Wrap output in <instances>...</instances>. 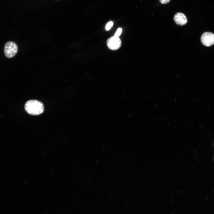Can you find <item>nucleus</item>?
Returning a JSON list of instances; mask_svg holds the SVG:
<instances>
[{
  "instance_id": "obj_6",
  "label": "nucleus",
  "mask_w": 214,
  "mask_h": 214,
  "mask_svg": "<svg viewBox=\"0 0 214 214\" xmlns=\"http://www.w3.org/2000/svg\"><path fill=\"white\" fill-rule=\"evenodd\" d=\"M113 25V23L112 21L109 22L106 24V30L108 31L110 29Z\"/></svg>"
},
{
  "instance_id": "obj_1",
  "label": "nucleus",
  "mask_w": 214,
  "mask_h": 214,
  "mask_svg": "<svg viewBox=\"0 0 214 214\" xmlns=\"http://www.w3.org/2000/svg\"><path fill=\"white\" fill-rule=\"evenodd\" d=\"M24 108L29 114L38 115L42 114L44 111V106L40 101L37 100H30L25 104Z\"/></svg>"
},
{
  "instance_id": "obj_4",
  "label": "nucleus",
  "mask_w": 214,
  "mask_h": 214,
  "mask_svg": "<svg viewBox=\"0 0 214 214\" xmlns=\"http://www.w3.org/2000/svg\"><path fill=\"white\" fill-rule=\"evenodd\" d=\"M202 43L204 46L209 47L214 44V34L209 32H205L201 37Z\"/></svg>"
},
{
  "instance_id": "obj_8",
  "label": "nucleus",
  "mask_w": 214,
  "mask_h": 214,
  "mask_svg": "<svg viewBox=\"0 0 214 214\" xmlns=\"http://www.w3.org/2000/svg\"><path fill=\"white\" fill-rule=\"evenodd\" d=\"M171 0H159L160 2L162 4H166L169 3Z\"/></svg>"
},
{
  "instance_id": "obj_2",
  "label": "nucleus",
  "mask_w": 214,
  "mask_h": 214,
  "mask_svg": "<svg viewBox=\"0 0 214 214\" xmlns=\"http://www.w3.org/2000/svg\"><path fill=\"white\" fill-rule=\"evenodd\" d=\"M18 51V46L16 44L12 41H9L5 44L4 53L6 57L8 58L14 57Z\"/></svg>"
},
{
  "instance_id": "obj_7",
  "label": "nucleus",
  "mask_w": 214,
  "mask_h": 214,
  "mask_svg": "<svg viewBox=\"0 0 214 214\" xmlns=\"http://www.w3.org/2000/svg\"><path fill=\"white\" fill-rule=\"evenodd\" d=\"M122 32V29L121 28H119L117 30V31L115 33L114 36L119 37L121 34Z\"/></svg>"
},
{
  "instance_id": "obj_3",
  "label": "nucleus",
  "mask_w": 214,
  "mask_h": 214,
  "mask_svg": "<svg viewBox=\"0 0 214 214\" xmlns=\"http://www.w3.org/2000/svg\"><path fill=\"white\" fill-rule=\"evenodd\" d=\"M122 41L119 37L115 36L108 38L107 40V45L108 48L112 50H116L121 46Z\"/></svg>"
},
{
  "instance_id": "obj_5",
  "label": "nucleus",
  "mask_w": 214,
  "mask_h": 214,
  "mask_svg": "<svg viewBox=\"0 0 214 214\" xmlns=\"http://www.w3.org/2000/svg\"><path fill=\"white\" fill-rule=\"evenodd\" d=\"M174 20L177 24L181 26L185 25L188 22L186 16L181 12H177L174 15Z\"/></svg>"
}]
</instances>
